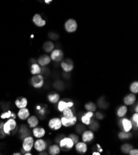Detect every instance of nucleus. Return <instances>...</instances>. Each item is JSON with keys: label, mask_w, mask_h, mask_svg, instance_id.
I'll return each instance as SVG.
<instances>
[{"label": "nucleus", "mask_w": 138, "mask_h": 155, "mask_svg": "<svg viewBox=\"0 0 138 155\" xmlns=\"http://www.w3.org/2000/svg\"><path fill=\"white\" fill-rule=\"evenodd\" d=\"M17 123L15 119H9L5 123H4L3 130L5 135H11L12 132L16 131Z\"/></svg>", "instance_id": "1"}, {"label": "nucleus", "mask_w": 138, "mask_h": 155, "mask_svg": "<svg viewBox=\"0 0 138 155\" xmlns=\"http://www.w3.org/2000/svg\"><path fill=\"white\" fill-rule=\"evenodd\" d=\"M59 147L62 150L65 151H68L72 149L74 145L72 140L68 137H63L59 141Z\"/></svg>", "instance_id": "2"}, {"label": "nucleus", "mask_w": 138, "mask_h": 155, "mask_svg": "<svg viewBox=\"0 0 138 155\" xmlns=\"http://www.w3.org/2000/svg\"><path fill=\"white\" fill-rule=\"evenodd\" d=\"M34 145V140L32 137L28 136L23 140L22 149L24 152H30Z\"/></svg>", "instance_id": "3"}, {"label": "nucleus", "mask_w": 138, "mask_h": 155, "mask_svg": "<svg viewBox=\"0 0 138 155\" xmlns=\"http://www.w3.org/2000/svg\"><path fill=\"white\" fill-rule=\"evenodd\" d=\"M120 127L124 132H130L133 128L131 121L127 118H123L120 120Z\"/></svg>", "instance_id": "4"}, {"label": "nucleus", "mask_w": 138, "mask_h": 155, "mask_svg": "<svg viewBox=\"0 0 138 155\" xmlns=\"http://www.w3.org/2000/svg\"><path fill=\"white\" fill-rule=\"evenodd\" d=\"M30 82L34 87L39 89L41 88L44 84V78L42 75H35L31 78Z\"/></svg>", "instance_id": "5"}, {"label": "nucleus", "mask_w": 138, "mask_h": 155, "mask_svg": "<svg viewBox=\"0 0 138 155\" xmlns=\"http://www.w3.org/2000/svg\"><path fill=\"white\" fill-rule=\"evenodd\" d=\"M78 24L76 21L73 19H69L65 24V29L68 33L74 32L77 30Z\"/></svg>", "instance_id": "6"}, {"label": "nucleus", "mask_w": 138, "mask_h": 155, "mask_svg": "<svg viewBox=\"0 0 138 155\" xmlns=\"http://www.w3.org/2000/svg\"><path fill=\"white\" fill-rule=\"evenodd\" d=\"M34 147L36 151L40 153L44 151L47 149V143L46 141H45L44 140L39 138L34 142Z\"/></svg>", "instance_id": "7"}, {"label": "nucleus", "mask_w": 138, "mask_h": 155, "mask_svg": "<svg viewBox=\"0 0 138 155\" xmlns=\"http://www.w3.org/2000/svg\"><path fill=\"white\" fill-rule=\"evenodd\" d=\"M48 127L53 130H58L62 127L61 119L58 117H55L50 119L48 122Z\"/></svg>", "instance_id": "8"}, {"label": "nucleus", "mask_w": 138, "mask_h": 155, "mask_svg": "<svg viewBox=\"0 0 138 155\" xmlns=\"http://www.w3.org/2000/svg\"><path fill=\"white\" fill-rule=\"evenodd\" d=\"M94 114L92 112H87L85 113L84 115H82V117L81 118V122L82 124L86 125H89L91 124V123L94 121L93 118L94 117Z\"/></svg>", "instance_id": "9"}, {"label": "nucleus", "mask_w": 138, "mask_h": 155, "mask_svg": "<svg viewBox=\"0 0 138 155\" xmlns=\"http://www.w3.org/2000/svg\"><path fill=\"white\" fill-rule=\"evenodd\" d=\"M63 56L64 54L61 50L55 49L52 51L51 55H50V58L54 61L58 62L62 60L63 58Z\"/></svg>", "instance_id": "10"}, {"label": "nucleus", "mask_w": 138, "mask_h": 155, "mask_svg": "<svg viewBox=\"0 0 138 155\" xmlns=\"http://www.w3.org/2000/svg\"><path fill=\"white\" fill-rule=\"evenodd\" d=\"M61 122L62 125H63L65 127H70L74 126L77 122V117L74 116L71 119H66L64 117L61 118Z\"/></svg>", "instance_id": "11"}, {"label": "nucleus", "mask_w": 138, "mask_h": 155, "mask_svg": "<svg viewBox=\"0 0 138 155\" xmlns=\"http://www.w3.org/2000/svg\"><path fill=\"white\" fill-rule=\"evenodd\" d=\"M74 106V102L72 101L66 102L64 100H61L58 102V109L59 112H63L66 108H71Z\"/></svg>", "instance_id": "12"}, {"label": "nucleus", "mask_w": 138, "mask_h": 155, "mask_svg": "<svg viewBox=\"0 0 138 155\" xmlns=\"http://www.w3.org/2000/svg\"><path fill=\"white\" fill-rule=\"evenodd\" d=\"M61 67L64 71L68 73L71 71L74 68L73 63L71 60L67 59L63 61H62L61 63Z\"/></svg>", "instance_id": "13"}, {"label": "nucleus", "mask_w": 138, "mask_h": 155, "mask_svg": "<svg viewBox=\"0 0 138 155\" xmlns=\"http://www.w3.org/2000/svg\"><path fill=\"white\" fill-rule=\"evenodd\" d=\"M94 138V134L91 130H85L82 134V140L84 143H89Z\"/></svg>", "instance_id": "14"}, {"label": "nucleus", "mask_w": 138, "mask_h": 155, "mask_svg": "<svg viewBox=\"0 0 138 155\" xmlns=\"http://www.w3.org/2000/svg\"><path fill=\"white\" fill-rule=\"evenodd\" d=\"M76 150L77 152L81 154H85L87 151V145L86 143L83 141H79L76 144Z\"/></svg>", "instance_id": "15"}, {"label": "nucleus", "mask_w": 138, "mask_h": 155, "mask_svg": "<svg viewBox=\"0 0 138 155\" xmlns=\"http://www.w3.org/2000/svg\"><path fill=\"white\" fill-rule=\"evenodd\" d=\"M15 104L19 109H22L26 107L27 106V99L24 97H19L15 101Z\"/></svg>", "instance_id": "16"}, {"label": "nucleus", "mask_w": 138, "mask_h": 155, "mask_svg": "<svg viewBox=\"0 0 138 155\" xmlns=\"http://www.w3.org/2000/svg\"><path fill=\"white\" fill-rule=\"evenodd\" d=\"M18 116L19 119L22 120H24L28 119L30 116V112L29 109L26 107L21 109L18 113Z\"/></svg>", "instance_id": "17"}, {"label": "nucleus", "mask_w": 138, "mask_h": 155, "mask_svg": "<svg viewBox=\"0 0 138 155\" xmlns=\"http://www.w3.org/2000/svg\"><path fill=\"white\" fill-rule=\"evenodd\" d=\"M19 135H20V138L22 140H24L25 138L28 137V136H30V132L29 130V128L27 127L26 125H22L20 127V129L19 130Z\"/></svg>", "instance_id": "18"}, {"label": "nucleus", "mask_w": 138, "mask_h": 155, "mask_svg": "<svg viewBox=\"0 0 138 155\" xmlns=\"http://www.w3.org/2000/svg\"><path fill=\"white\" fill-rule=\"evenodd\" d=\"M33 22L38 27H43L46 24V21L43 20L42 18V16L39 15V14H36L33 17Z\"/></svg>", "instance_id": "19"}, {"label": "nucleus", "mask_w": 138, "mask_h": 155, "mask_svg": "<svg viewBox=\"0 0 138 155\" xmlns=\"http://www.w3.org/2000/svg\"><path fill=\"white\" fill-rule=\"evenodd\" d=\"M136 97L134 94H129L125 96L123 99V102L126 106H131L136 102Z\"/></svg>", "instance_id": "20"}, {"label": "nucleus", "mask_w": 138, "mask_h": 155, "mask_svg": "<svg viewBox=\"0 0 138 155\" xmlns=\"http://www.w3.org/2000/svg\"><path fill=\"white\" fill-rule=\"evenodd\" d=\"M32 133L34 136L37 138H41L45 135V130L42 127H35L34 128Z\"/></svg>", "instance_id": "21"}, {"label": "nucleus", "mask_w": 138, "mask_h": 155, "mask_svg": "<svg viewBox=\"0 0 138 155\" xmlns=\"http://www.w3.org/2000/svg\"><path fill=\"white\" fill-rule=\"evenodd\" d=\"M36 110L37 114L39 115V117L42 119H43L45 117V115L47 113V106L45 105H37L36 106Z\"/></svg>", "instance_id": "22"}, {"label": "nucleus", "mask_w": 138, "mask_h": 155, "mask_svg": "<svg viewBox=\"0 0 138 155\" xmlns=\"http://www.w3.org/2000/svg\"><path fill=\"white\" fill-rule=\"evenodd\" d=\"M51 62V58L47 55H42L41 57H39V58L38 59V63L39 64V65L42 66V67H45L48 65V64Z\"/></svg>", "instance_id": "23"}, {"label": "nucleus", "mask_w": 138, "mask_h": 155, "mask_svg": "<svg viewBox=\"0 0 138 155\" xmlns=\"http://www.w3.org/2000/svg\"><path fill=\"white\" fill-rule=\"evenodd\" d=\"M27 124L30 128H35L39 124V119L35 115H32L28 118Z\"/></svg>", "instance_id": "24"}, {"label": "nucleus", "mask_w": 138, "mask_h": 155, "mask_svg": "<svg viewBox=\"0 0 138 155\" xmlns=\"http://www.w3.org/2000/svg\"><path fill=\"white\" fill-rule=\"evenodd\" d=\"M60 151L59 145L56 144L50 146L48 148V153L50 155H58L60 153Z\"/></svg>", "instance_id": "25"}, {"label": "nucleus", "mask_w": 138, "mask_h": 155, "mask_svg": "<svg viewBox=\"0 0 138 155\" xmlns=\"http://www.w3.org/2000/svg\"><path fill=\"white\" fill-rule=\"evenodd\" d=\"M128 112V107L127 106L123 105V106H121L117 110V114L118 115V117H124L126 114H127Z\"/></svg>", "instance_id": "26"}, {"label": "nucleus", "mask_w": 138, "mask_h": 155, "mask_svg": "<svg viewBox=\"0 0 138 155\" xmlns=\"http://www.w3.org/2000/svg\"><path fill=\"white\" fill-rule=\"evenodd\" d=\"M60 96L57 93H52L50 94L48 96V99L50 102H51L52 104H56L59 102Z\"/></svg>", "instance_id": "27"}, {"label": "nucleus", "mask_w": 138, "mask_h": 155, "mask_svg": "<svg viewBox=\"0 0 138 155\" xmlns=\"http://www.w3.org/2000/svg\"><path fill=\"white\" fill-rule=\"evenodd\" d=\"M42 73V68L39 64L33 63L31 66V73L34 75H38Z\"/></svg>", "instance_id": "28"}, {"label": "nucleus", "mask_w": 138, "mask_h": 155, "mask_svg": "<svg viewBox=\"0 0 138 155\" xmlns=\"http://www.w3.org/2000/svg\"><path fill=\"white\" fill-rule=\"evenodd\" d=\"M54 47H55V45L53 43L50 41L46 42L43 46V50L46 51V52H48V53H50L51 52V51H52L54 49Z\"/></svg>", "instance_id": "29"}, {"label": "nucleus", "mask_w": 138, "mask_h": 155, "mask_svg": "<svg viewBox=\"0 0 138 155\" xmlns=\"http://www.w3.org/2000/svg\"><path fill=\"white\" fill-rule=\"evenodd\" d=\"M62 112H63V117L66 119H71L73 117H74V112L71 108H66Z\"/></svg>", "instance_id": "30"}, {"label": "nucleus", "mask_w": 138, "mask_h": 155, "mask_svg": "<svg viewBox=\"0 0 138 155\" xmlns=\"http://www.w3.org/2000/svg\"><path fill=\"white\" fill-rule=\"evenodd\" d=\"M16 117V114L12 113L11 110H8L6 112H4L3 113L2 115H1V118L2 119H9V118H12L13 119H15Z\"/></svg>", "instance_id": "31"}, {"label": "nucleus", "mask_w": 138, "mask_h": 155, "mask_svg": "<svg viewBox=\"0 0 138 155\" xmlns=\"http://www.w3.org/2000/svg\"><path fill=\"white\" fill-rule=\"evenodd\" d=\"M85 109L89 112H94L96 110L97 106L95 104L92 102H89L85 104Z\"/></svg>", "instance_id": "32"}, {"label": "nucleus", "mask_w": 138, "mask_h": 155, "mask_svg": "<svg viewBox=\"0 0 138 155\" xmlns=\"http://www.w3.org/2000/svg\"><path fill=\"white\" fill-rule=\"evenodd\" d=\"M133 148V147L132 145L129 144V143H124L121 147V150L122 152L125 154H128L130 153V150Z\"/></svg>", "instance_id": "33"}, {"label": "nucleus", "mask_w": 138, "mask_h": 155, "mask_svg": "<svg viewBox=\"0 0 138 155\" xmlns=\"http://www.w3.org/2000/svg\"><path fill=\"white\" fill-rule=\"evenodd\" d=\"M133 124V128L134 130H137L138 128V114L137 113H134L132 116V120H131Z\"/></svg>", "instance_id": "34"}, {"label": "nucleus", "mask_w": 138, "mask_h": 155, "mask_svg": "<svg viewBox=\"0 0 138 155\" xmlns=\"http://www.w3.org/2000/svg\"><path fill=\"white\" fill-rule=\"evenodd\" d=\"M132 137V134L130 132H120L118 134V138L121 140H127L129 139Z\"/></svg>", "instance_id": "35"}, {"label": "nucleus", "mask_w": 138, "mask_h": 155, "mask_svg": "<svg viewBox=\"0 0 138 155\" xmlns=\"http://www.w3.org/2000/svg\"><path fill=\"white\" fill-rule=\"evenodd\" d=\"M130 89L133 94H137L138 93V82L134 81L130 86Z\"/></svg>", "instance_id": "36"}, {"label": "nucleus", "mask_w": 138, "mask_h": 155, "mask_svg": "<svg viewBox=\"0 0 138 155\" xmlns=\"http://www.w3.org/2000/svg\"><path fill=\"white\" fill-rule=\"evenodd\" d=\"M99 128V124L98 122L94 120L91 125H89V128L91 131H97Z\"/></svg>", "instance_id": "37"}, {"label": "nucleus", "mask_w": 138, "mask_h": 155, "mask_svg": "<svg viewBox=\"0 0 138 155\" xmlns=\"http://www.w3.org/2000/svg\"><path fill=\"white\" fill-rule=\"evenodd\" d=\"M69 137L72 140V141L74 142V144H76L78 142H79V138L78 135H75L74 134H71L69 135Z\"/></svg>", "instance_id": "38"}, {"label": "nucleus", "mask_w": 138, "mask_h": 155, "mask_svg": "<svg viewBox=\"0 0 138 155\" xmlns=\"http://www.w3.org/2000/svg\"><path fill=\"white\" fill-rule=\"evenodd\" d=\"M85 127L84 125H82V124H79L78 125L76 128V130L77 131V132L78 134H82L83 133L84 131H85Z\"/></svg>", "instance_id": "39"}, {"label": "nucleus", "mask_w": 138, "mask_h": 155, "mask_svg": "<svg viewBox=\"0 0 138 155\" xmlns=\"http://www.w3.org/2000/svg\"><path fill=\"white\" fill-rule=\"evenodd\" d=\"M55 87H56L58 89H60L61 87H63V83L61 81H58L55 83Z\"/></svg>", "instance_id": "40"}, {"label": "nucleus", "mask_w": 138, "mask_h": 155, "mask_svg": "<svg viewBox=\"0 0 138 155\" xmlns=\"http://www.w3.org/2000/svg\"><path fill=\"white\" fill-rule=\"evenodd\" d=\"M129 154L130 155H138V150L137 149L133 148L130 150Z\"/></svg>", "instance_id": "41"}, {"label": "nucleus", "mask_w": 138, "mask_h": 155, "mask_svg": "<svg viewBox=\"0 0 138 155\" xmlns=\"http://www.w3.org/2000/svg\"><path fill=\"white\" fill-rule=\"evenodd\" d=\"M96 117L98 119V120H102V119H104V115L102 114V113H100V112H97L96 113Z\"/></svg>", "instance_id": "42"}, {"label": "nucleus", "mask_w": 138, "mask_h": 155, "mask_svg": "<svg viewBox=\"0 0 138 155\" xmlns=\"http://www.w3.org/2000/svg\"><path fill=\"white\" fill-rule=\"evenodd\" d=\"M50 37L52 38V39H53V40H55V39H56V38H58V35L56 34H54V33H50Z\"/></svg>", "instance_id": "43"}, {"label": "nucleus", "mask_w": 138, "mask_h": 155, "mask_svg": "<svg viewBox=\"0 0 138 155\" xmlns=\"http://www.w3.org/2000/svg\"><path fill=\"white\" fill-rule=\"evenodd\" d=\"M96 145H97V151H98V152L100 153V152H102V151H103V150L102 149V148H101V147H100V145L97 144Z\"/></svg>", "instance_id": "44"}, {"label": "nucleus", "mask_w": 138, "mask_h": 155, "mask_svg": "<svg viewBox=\"0 0 138 155\" xmlns=\"http://www.w3.org/2000/svg\"><path fill=\"white\" fill-rule=\"evenodd\" d=\"M39 155H48V153H47V152H45V151H42V152H40V153L39 154Z\"/></svg>", "instance_id": "45"}, {"label": "nucleus", "mask_w": 138, "mask_h": 155, "mask_svg": "<svg viewBox=\"0 0 138 155\" xmlns=\"http://www.w3.org/2000/svg\"><path fill=\"white\" fill-rule=\"evenodd\" d=\"M3 125H4V123H3V122H1V123H0V130H3Z\"/></svg>", "instance_id": "46"}, {"label": "nucleus", "mask_w": 138, "mask_h": 155, "mask_svg": "<svg viewBox=\"0 0 138 155\" xmlns=\"http://www.w3.org/2000/svg\"><path fill=\"white\" fill-rule=\"evenodd\" d=\"M92 155H100V153L98 151H94L92 153Z\"/></svg>", "instance_id": "47"}, {"label": "nucleus", "mask_w": 138, "mask_h": 155, "mask_svg": "<svg viewBox=\"0 0 138 155\" xmlns=\"http://www.w3.org/2000/svg\"><path fill=\"white\" fill-rule=\"evenodd\" d=\"M135 112L136 113L138 112V106H137V104L136 105V107H135Z\"/></svg>", "instance_id": "48"}, {"label": "nucleus", "mask_w": 138, "mask_h": 155, "mask_svg": "<svg viewBox=\"0 0 138 155\" xmlns=\"http://www.w3.org/2000/svg\"><path fill=\"white\" fill-rule=\"evenodd\" d=\"M12 155H22V154L21 153H19V152H17V153H14V154H12Z\"/></svg>", "instance_id": "49"}, {"label": "nucleus", "mask_w": 138, "mask_h": 155, "mask_svg": "<svg viewBox=\"0 0 138 155\" xmlns=\"http://www.w3.org/2000/svg\"><path fill=\"white\" fill-rule=\"evenodd\" d=\"M52 2V1H47V0H46V1H45V3L46 4H50V3Z\"/></svg>", "instance_id": "50"}, {"label": "nucleus", "mask_w": 138, "mask_h": 155, "mask_svg": "<svg viewBox=\"0 0 138 155\" xmlns=\"http://www.w3.org/2000/svg\"><path fill=\"white\" fill-rule=\"evenodd\" d=\"M24 155H32V154L30 152H27L26 153H25Z\"/></svg>", "instance_id": "51"}]
</instances>
